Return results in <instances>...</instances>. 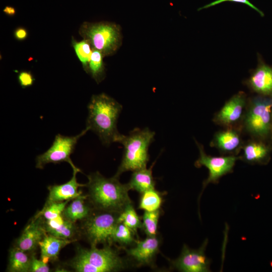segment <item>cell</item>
<instances>
[{"mask_svg":"<svg viewBox=\"0 0 272 272\" xmlns=\"http://www.w3.org/2000/svg\"><path fill=\"white\" fill-rule=\"evenodd\" d=\"M248 97L243 91H239L233 95L214 114L213 121L223 128H242Z\"/></svg>","mask_w":272,"mask_h":272,"instance_id":"9c48e42d","label":"cell"},{"mask_svg":"<svg viewBox=\"0 0 272 272\" xmlns=\"http://www.w3.org/2000/svg\"><path fill=\"white\" fill-rule=\"evenodd\" d=\"M75 240L60 239L49 234H46L39 243L41 259L46 263L50 260H56L61 249Z\"/></svg>","mask_w":272,"mask_h":272,"instance_id":"ac0fdd59","label":"cell"},{"mask_svg":"<svg viewBox=\"0 0 272 272\" xmlns=\"http://www.w3.org/2000/svg\"><path fill=\"white\" fill-rule=\"evenodd\" d=\"M271 125H272V111H271Z\"/></svg>","mask_w":272,"mask_h":272,"instance_id":"d590c367","label":"cell"},{"mask_svg":"<svg viewBox=\"0 0 272 272\" xmlns=\"http://www.w3.org/2000/svg\"><path fill=\"white\" fill-rule=\"evenodd\" d=\"M134 235V232L124 224L118 223L112 235V243H117L122 246L135 243Z\"/></svg>","mask_w":272,"mask_h":272,"instance_id":"cb8c5ba5","label":"cell"},{"mask_svg":"<svg viewBox=\"0 0 272 272\" xmlns=\"http://www.w3.org/2000/svg\"><path fill=\"white\" fill-rule=\"evenodd\" d=\"M64 221V219L61 215L54 219L45 220L44 226L46 232L49 230L55 229L59 227Z\"/></svg>","mask_w":272,"mask_h":272,"instance_id":"d6a6232c","label":"cell"},{"mask_svg":"<svg viewBox=\"0 0 272 272\" xmlns=\"http://www.w3.org/2000/svg\"><path fill=\"white\" fill-rule=\"evenodd\" d=\"M73 176L67 182L59 185H50L48 187L49 194L44 206L54 202H63L72 200L82 194L80 187L86 186L78 183L77 180V173L80 171L76 166L72 168Z\"/></svg>","mask_w":272,"mask_h":272,"instance_id":"2e32d148","label":"cell"},{"mask_svg":"<svg viewBox=\"0 0 272 272\" xmlns=\"http://www.w3.org/2000/svg\"><path fill=\"white\" fill-rule=\"evenodd\" d=\"M208 243V239H206L197 249H191L184 244L179 256L171 262L172 267L182 272L211 271V260L205 253Z\"/></svg>","mask_w":272,"mask_h":272,"instance_id":"8fae6325","label":"cell"},{"mask_svg":"<svg viewBox=\"0 0 272 272\" xmlns=\"http://www.w3.org/2000/svg\"><path fill=\"white\" fill-rule=\"evenodd\" d=\"M118 223H122L134 234L138 229H142V222L140 219L132 203L128 204L118 216Z\"/></svg>","mask_w":272,"mask_h":272,"instance_id":"603a6c76","label":"cell"},{"mask_svg":"<svg viewBox=\"0 0 272 272\" xmlns=\"http://www.w3.org/2000/svg\"><path fill=\"white\" fill-rule=\"evenodd\" d=\"M102 53L99 50L93 49L89 64V71L93 79L98 83L104 76Z\"/></svg>","mask_w":272,"mask_h":272,"instance_id":"d4e9b609","label":"cell"},{"mask_svg":"<svg viewBox=\"0 0 272 272\" xmlns=\"http://www.w3.org/2000/svg\"><path fill=\"white\" fill-rule=\"evenodd\" d=\"M240 160L250 165H267L270 161L272 144L250 138L244 142Z\"/></svg>","mask_w":272,"mask_h":272,"instance_id":"5bb4252c","label":"cell"},{"mask_svg":"<svg viewBox=\"0 0 272 272\" xmlns=\"http://www.w3.org/2000/svg\"><path fill=\"white\" fill-rule=\"evenodd\" d=\"M79 251L93 267L94 272L115 271L123 269V259L117 250L106 245L102 248L91 246L89 249L79 248Z\"/></svg>","mask_w":272,"mask_h":272,"instance_id":"30bf717a","label":"cell"},{"mask_svg":"<svg viewBox=\"0 0 272 272\" xmlns=\"http://www.w3.org/2000/svg\"><path fill=\"white\" fill-rule=\"evenodd\" d=\"M195 142L199 155L194 163V166L198 168L205 166L209 170V175L202 182V191L198 197L199 199L203 191L209 184H217L222 177L233 172L236 162L240 160V157L239 156L223 155L216 157L209 155L206 153L203 145L196 140Z\"/></svg>","mask_w":272,"mask_h":272,"instance_id":"52a82bcc","label":"cell"},{"mask_svg":"<svg viewBox=\"0 0 272 272\" xmlns=\"http://www.w3.org/2000/svg\"><path fill=\"white\" fill-rule=\"evenodd\" d=\"M43 219L35 216L17 240L15 246L26 252L35 250L46 235Z\"/></svg>","mask_w":272,"mask_h":272,"instance_id":"9a60e30c","label":"cell"},{"mask_svg":"<svg viewBox=\"0 0 272 272\" xmlns=\"http://www.w3.org/2000/svg\"><path fill=\"white\" fill-rule=\"evenodd\" d=\"M271 111L272 97L256 94L249 97L242 123L243 132L272 144Z\"/></svg>","mask_w":272,"mask_h":272,"instance_id":"277c9868","label":"cell"},{"mask_svg":"<svg viewBox=\"0 0 272 272\" xmlns=\"http://www.w3.org/2000/svg\"><path fill=\"white\" fill-rule=\"evenodd\" d=\"M73 46L75 49L76 53L82 62L84 68L87 72L89 71V64L91 56L92 53L89 42L84 39L79 42L73 39Z\"/></svg>","mask_w":272,"mask_h":272,"instance_id":"4316f807","label":"cell"},{"mask_svg":"<svg viewBox=\"0 0 272 272\" xmlns=\"http://www.w3.org/2000/svg\"><path fill=\"white\" fill-rule=\"evenodd\" d=\"M155 181L152 175V167L144 168L133 171L127 184L129 190H134L142 193L155 188Z\"/></svg>","mask_w":272,"mask_h":272,"instance_id":"ffe728a7","label":"cell"},{"mask_svg":"<svg viewBox=\"0 0 272 272\" xmlns=\"http://www.w3.org/2000/svg\"><path fill=\"white\" fill-rule=\"evenodd\" d=\"M163 201L162 194L155 188L141 193L138 208L145 211L159 210Z\"/></svg>","mask_w":272,"mask_h":272,"instance_id":"7402d4cb","label":"cell"},{"mask_svg":"<svg viewBox=\"0 0 272 272\" xmlns=\"http://www.w3.org/2000/svg\"><path fill=\"white\" fill-rule=\"evenodd\" d=\"M135 246L125 249L127 255L139 265H148L152 263L159 252V241L155 237H148L141 241H137Z\"/></svg>","mask_w":272,"mask_h":272,"instance_id":"e0dca14e","label":"cell"},{"mask_svg":"<svg viewBox=\"0 0 272 272\" xmlns=\"http://www.w3.org/2000/svg\"><path fill=\"white\" fill-rule=\"evenodd\" d=\"M225 2H231L239 3L241 4L242 3V4H245L248 7L254 10L257 13H258L259 14L261 17L264 16V13L261 10H260L259 9L256 7L254 5L251 3L248 0H216L207 5H206L202 6V7L198 8L197 9V11H200L203 9H208V8L216 6L217 5H218L219 4H221Z\"/></svg>","mask_w":272,"mask_h":272,"instance_id":"f546056e","label":"cell"},{"mask_svg":"<svg viewBox=\"0 0 272 272\" xmlns=\"http://www.w3.org/2000/svg\"><path fill=\"white\" fill-rule=\"evenodd\" d=\"M257 60V66L250 71L244 84L255 94L272 97V65L266 64L259 54Z\"/></svg>","mask_w":272,"mask_h":272,"instance_id":"4fadbf2b","label":"cell"},{"mask_svg":"<svg viewBox=\"0 0 272 272\" xmlns=\"http://www.w3.org/2000/svg\"><path fill=\"white\" fill-rule=\"evenodd\" d=\"M79 32L93 49L99 50L103 55L113 54L121 43L120 27L114 23L84 22Z\"/></svg>","mask_w":272,"mask_h":272,"instance_id":"5b68a950","label":"cell"},{"mask_svg":"<svg viewBox=\"0 0 272 272\" xmlns=\"http://www.w3.org/2000/svg\"><path fill=\"white\" fill-rule=\"evenodd\" d=\"M3 11L6 15L10 16H14L16 14V9L14 7L9 6H6Z\"/></svg>","mask_w":272,"mask_h":272,"instance_id":"e575fe53","label":"cell"},{"mask_svg":"<svg viewBox=\"0 0 272 272\" xmlns=\"http://www.w3.org/2000/svg\"><path fill=\"white\" fill-rule=\"evenodd\" d=\"M42 259H38L34 255L31 257V262L29 271L30 272H48L50 268L47 264Z\"/></svg>","mask_w":272,"mask_h":272,"instance_id":"4dcf8cb0","label":"cell"},{"mask_svg":"<svg viewBox=\"0 0 272 272\" xmlns=\"http://www.w3.org/2000/svg\"><path fill=\"white\" fill-rule=\"evenodd\" d=\"M241 127H228L216 132L210 146L216 148L222 155L238 156L245 141Z\"/></svg>","mask_w":272,"mask_h":272,"instance_id":"7c38bea8","label":"cell"},{"mask_svg":"<svg viewBox=\"0 0 272 272\" xmlns=\"http://www.w3.org/2000/svg\"><path fill=\"white\" fill-rule=\"evenodd\" d=\"M100 211L91 214L84 225L85 234L91 246H96L98 244L111 245L112 235L118 223L119 213Z\"/></svg>","mask_w":272,"mask_h":272,"instance_id":"8992f818","label":"cell"},{"mask_svg":"<svg viewBox=\"0 0 272 272\" xmlns=\"http://www.w3.org/2000/svg\"><path fill=\"white\" fill-rule=\"evenodd\" d=\"M18 79L20 86L23 88L31 86L35 80L31 72L27 71L21 72L18 76Z\"/></svg>","mask_w":272,"mask_h":272,"instance_id":"1f68e13d","label":"cell"},{"mask_svg":"<svg viewBox=\"0 0 272 272\" xmlns=\"http://www.w3.org/2000/svg\"><path fill=\"white\" fill-rule=\"evenodd\" d=\"M88 195L90 202L97 210L120 214L132 203L128 195L127 184H122L114 176L106 178L96 172L87 176Z\"/></svg>","mask_w":272,"mask_h":272,"instance_id":"7a4b0ae2","label":"cell"},{"mask_svg":"<svg viewBox=\"0 0 272 272\" xmlns=\"http://www.w3.org/2000/svg\"><path fill=\"white\" fill-rule=\"evenodd\" d=\"M160 215V210L144 212L142 216V229L148 237L156 236Z\"/></svg>","mask_w":272,"mask_h":272,"instance_id":"484cf974","label":"cell"},{"mask_svg":"<svg viewBox=\"0 0 272 272\" xmlns=\"http://www.w3.org/2000/svg\"><path fill=\"white\" fill-rule=\"evenodd\" d=\"M31 257H29L26 252L14 246L9 253L8 270L10 272L29 271Z\"/></svg>","mask_w":272,"mask_h":272,"instance_id":"44dd1931","label":"cell"},{"mask_svg":"<svg viewBox=\"0 0 272 272\" xmlns=\"http://www.w3.org/2000/svg\"><path fill=\"white\" fill-rule=\"evenodd\" d=\"M87 197L88 195L81 194L72 199L61 214L63 219L75 223L78 220H85L88 218L92 213L91 208L85 202Z\"/></svg>","mask_w":272,"mask_h":272,"instance_id":"d6986e66","label":"cell"},{"mask_svg":"<svg viewBox=\"0 0 272 272\" xmlns=\"http://www.w3.org/2000/svg\"><path fill=\"white\" fill-rule=\"evenodd\" d=\"M28 35L27 30L23 27H19L14 31V36L16 39L19 40L25 39Z\"/></svg>","mask_w":272,"mask_h":272,"instance_id":"836d02e7","label":"cell"},{"mask_svg":"<svg viewBox=\"0 0 272 272\" xmlns=\"http://www.w3.org/2000/svg\"><path fill=\"white\" fill-rule=\"evenodd\" d=\"M122 109L120 103L105 93L91 97L88 105L86 127L98 136L103 145L116 142L120 134L117 122Z\"/></svg>","mask_w":272,"mask_h":272,"instance_id":"6da1fadb","label":"cell"},{"mask_svg":"<svg viewBox=\"0 0 272 272\" xmlns=\"http://www.w3.org/2000/svg\"><path fill=\"white\" fill-rule=\"evenodd\" d=\"M70 201L66 200L63 202H54L44 206L42 210L39 212L35 216L42 217L45 220H49L57 217L61 215Z\"/></svg>","mask_w":272,"mask_h":272,"instance_id":"83f0119b","label":"cell"},{"mask_svg":"<svg viewBox=\"0 0 272 272\" xmlns=\"http://www.w3.org/2000/svg\"><path fill=\"white\" fill-rule=\"evenodd\" d=\"M155 132L148 127L135 128L128 135L120 134L116 142L124 148L122 158L115 176L123 172L147 167L149 161V148L155 140Z\"/></svg>","mask_w":272,"mask_h":272,"instance_id":"3957f363","label":"cell"},{"mask_svg":"<svg viewBox=\"0 0 272 272\" xmlns=\"http://www.w3.org/2000/svg\"><path fill=\"white\" fill-rule=\"evenodd\" d=\"M89 130L86 127L75 136L56 134L51 146L46 152L37 156L36 167L41 169L48 163L58 164L63 162L69 163L72 168L75 167L70 156L74 152L78 140Z\"/></svg>","mask_w":272,"mask_h":272,"instance_id":"ba28073f","label":"cell"},{"mask_svg":"<svg viewBox=\"0 0 272 272\" xmlns=\"http://www.w3.org/2000/svg\"><path fill=\"white\" fill-rule=\"evenodd\" d=\"M77 232L75 223L64 220V223L58 228L49 230L47 233L63 239H72Z\"/></svg>","mask_w":272,"mask_h":272,"instance_id":"f1b7e54d","label":"cell"}]
</instances>
